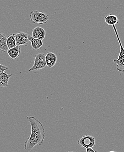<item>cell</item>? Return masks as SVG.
<instances>
[{"instance_id": "6da1fadb", "label": "cell", "mask_w": 124, "mask_h": 152, "mask_svg": "<svg viewBox=\"0 0 124 152\" xmlns=\"http://www.w3.org/2000/svg\"><path fill=\"white\" fill-rule=\"evenodd\" d=\"M31 126V133L24 143L25 150L30 151L37 145L43 144L45 138V131L43 124L35 117H27Z\"/></svg>"}, {"instance_id": "7a4b0ae2", "label": "cell", "mask_w": 124, "mask_h": 152, "mask_svg": "<svg viewBox=\"0 0 124 152\" xmlns=\"http://www.w3.org/2000/svg\"><path fill=\"white\" fill-rule=\"evenodd\" d=\"M112 26L115 33L117 37V40H118L120 47V53H119L118 58H115L113 60V62L115 64H116L117 69L121 73H124V48L122 43H121L118 33L117 31L115 25H113Z\"/></svg>"}, {"instance_id": "3957f363", "label": "cell", "mask_w": 124, "mask_h": 152, "mask_svg": "<svg viewBox=\"0 0 124 152\" xmlns=\"http://www.w3.org/2000/svg\"><path fill=\"white\" fill-rule=\"evenodd\" d=\"M29 18L33 23L42 25L49 20V15L42 11H32L30 12Z\"/></svg>"}, {"instance_id": "277c9868", "label": "cell", "mask_w": 124, "mask_h": 152, "mask_svg": "<svg viewBox=\"0 0 124 152\" xmlns=\"http://www.w3.org/2000/svg\"><path fill=\"white\" fill-rule=\"evenodd\" d=\"M46 66L45 56L44 54L38 53L35 56L33 66L29 69V71L40 70L44 68Z\"/></svg>"}, {"instance_id": "5b68a950", "label": "cell", "mask_w": 124, "mask_h": 152, "mask_svg": "<svg viewBox=\"0 0 124 152\" xmlns=\"http://www.w3.org/2000/svg\"><path fill=\"white\" fill-rule=\"evenodd\" d=\"M77 143L80 147L84 149L92 148L95 145V139L91 135H84L80 138Z\"/></svg>"}, {"instance_id": "8992f818", "label": "cell", "mask_w": 124, "mask_h": 152, "mask_svg": "<svg viewBox=\"0 0 124 152\" xmlns=\"http://www.w3.org/2000/svg\"><path fill=\"white\" fill-rule=\"evenodd\" d=\"M28 35L27 33L20 32L15 34L16 45H28Z\"/></svg>"}, {"instance_id": "52a82bcc", "label": "cell", "mask_w": 124, "mask_h": 152, "mask_svg": "<svg viewBox=\"0 0 124 152\" xmlns=\"http://www.w3.org/2000/svg\"><path fill=\"white\" fill-rule=\"evenodd\" d=\"M28 39L29 41L31 42L32 50L38 51L44 46V44L43 40L33 38L32 37L29 35Z\"/></svg>"}, {"instance_id": "ba28073f", "label": "cell", "mask_w": 124, "mask_h": 152, "mask_svg": "<svg viewBox=\"0 0 124 152\" xmlns=\"http://www.w3.org/2000/svg\"><path fill=\"white\" fill-rule=\"evenodd\" d=\"M46 35L45 30L42 27L37 26L32 30V37L33 38L43 40L45 37Z\"/></svg>"}, {"instance_id": "9c48e42d", "label": "cell", "mask_w": 124, "mask_h": 152, "mask_svg": "<svg viewBox=\"0 0 124 152\" xmlns=\"http://www.w3.org/2000/svg\"><path fill=\"white\" fill-rule=\"evenodd\" d=\"M45 60L46 66L52 68L56 64L57 56L55 54L49 52L45 56Z\"/></svg>"}, {"instance_id": "30bf717a", "label": "cell", "mask_w": 124, "mask_h": 152, "mask_svg": "<svg viewBox=\"0 0 124 152\" xmlns=\"http://www.w3.org/2000/svg\"><path fill=\"white\" fill-rule=\"evenodd\" d=\"M7 53L11 59L15 60L18 58L21 55V48L20 46L16 45L15 47L9 49Z\"/></svg>"}, {"instance_id": "8fae6325", "label": "cell", "mask_w": 124, "mask_h": 152, "mask_svg": "<svg viewBox=\"0 0 124 152\" xmlns=\"http://www.w3.org/2000/svg\"><path fill=\"white\" fill-rule=\"evenodd\" d=\"M13 75H8L3 72L0 73V88L7 87L8 86L9 80Z\"/></svg>"}, {"instance_id": "7c38bea8", "label": "cell", "mask_w": 124, "mask_h": 152, "mask_svg": "<svg viewBox=\"0 0 124 152\" xmlns=\"http://www.w3.org/2000/svg\"><path fill=\"white\" fill-rule=\"evenodd\" d=\"M105 23L108 25H115L119 22V20L116 15L112 14H110L104 18Z\"/></svg>"}, {"instance_id": "4fadbf2b", "label": "cell", "mask_w": 124, "mask_h": 152, "mask_svg": "<svg viewBox=\"0 0 124 152\" xmlns=\"http://www.w3.org/2000/svg\"><path fill=\"white\" fill-rule=\"evenodd\" d=\"M9 50L7 45V37L4 34L0 32V51L3 53L7 52Z\"/></svg>"}, {"instance_id": "5bb4252c", "label": "cell", "mask_w": 124, "mask_h": 152, "mask_svg": "<svg viewBox=\"0 0 124 152\" xmlns=\"http://www.w3.org/2000/svg\"><path fill=\"white\" fill-rule=\"evenodd\" d=\"M7 45L9 49L16 46L15 34H11L8 36L7 37Z\"/></svg>"}, {"instance_id": "9a60e30c", "label": "cell", "mask_w": 124, "mask_h": 152, "mask_svg": "<svg viewBox=\"0 0 124 152\" xmlns=\"http://www.w3.org/2000/svg\"><path fill=\"white\" fill-rule=\"evenodd\" d=\"M9 69V68L6 66L0 64V73L4 72L6 70H8Z\"/></svg>"}, {"instance_id": "2e32d148", "label": "cell", "mask_w": 124, "mask_h": 152, "mask_svg": "<svg viewBox=\"0 0 124 152\" xmlns=\"http://www.w3.org/2000/svg\"><path fill=\"white\" fill-rule=\"evenodd\" d=\"M86 152H98L95 149H93L92 148H89L86 149Z\"/></svg>"}, {"instance_id": "e0dca14e", "label": "cell", "mask_w": 124, "mask_h": 152, "mask_svg": "<svg viewBox=\"0 0 124 152\" xmlns=\"http://www.w3.org/2000/svg\"><path fill=\"white\" fill-rule=\"evenodd\" d=\"M109 152H117L114 151H110Z\"/></svg>"}, {"instance_id": "ac0fdd59", "label": "cell", "mask_w": 124, "mask_h": 152, "mask_svg": "<svg viewBox=\"0 0 124 152\" xmlns=\"http://www.w3.org/2000/svg\"><path fill=\"white\" fill-rule=\"evenodd\" d=\"M73 152V151H69V152Z\"/></svg>"}]
</instances>
